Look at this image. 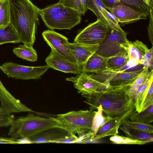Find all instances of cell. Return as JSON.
<instances>
[{"mask_svg":"<svg viewBox=\"0 0 153 153\" xmlns=\"http://www.w3.org/2000/svg\"><path fill=\"white\" fill-rule=\"evenodd\" d=\"M54 128L63 129L61 123L56 117L46 118L29 114L14 119L8 134L14 139L28 138Z\"/></svg>","mask_w":153,"mask_h":153,"instance_id":"3957f363","label":"cell"},{"mask_svg":"<svg viewBox=\"0 0 153 153\" xmlns=\"http://www.w3.org/2000/svg\"><path fill=\"white\" fill-rule=\"evenodd\" d=\"M104 4L106 9L112 8L117 4L116 0H100Z\"/></svg>","mask_w":153,"mask_h":153,"instance_id":"f35d334b","label":"cell"},{"mask_svg":"<svg viewBox=\"0 0 153 153\" xmlns=\"http://www.w3.org/2000/svg\"><path fill=\"white\" fill-rule=\"evenodd\" d=\"M49 68L47 65L32 67L11 62H5L0 66V69L8 77L22 80L40 79Z\"/></svg>","mask_w":153,"mask_h":153,"instance_id":"ba28073f","label":"cell"},{"mask_svg":"<svg viewBox=\"0 0 153 153\" xmlns=\"http://www.w3.org/2000/svg\"><path fill=\"white\" fill-rule=\"evenodd\" d=\"M14 119V116L11 114H0V127L10 126Z\"/></svg>","mask_w":153,"mask_h":153,"instance_id":"e575fe53","label":"cell"},{"mask_svg":"<svg viewBox=\"0 0 153 153\" xmlns=\"http://www.w3.org/2000/svg\"><path fill=\"white\" fill-rule=\"evenodd\" d=\"M13 52L17 57L27 61L35 62L37 60L36 51L31 45H20L13 48Z\"/></svg>","mask_w":153,"mask_h":153,"instance_id":"44dd1931","label":"cell"},{"mask_svg":"<svg viewBox=\"0 0 153 153\" xmlns=\"http://www.w3.org/2000/svg\"><path fill=\"white\" fill-rule=\"evenodd\" d=\"M31 137L26 138V143H53L55 141L72 135L66 131L63 132L59 130L42 132Z\"/></svg>","mask_w":153,"mask_h":153,"instance_id":"ac0fdd59","label":"cell"},{"mask_svg":"<svg viewBox=\"0 0 153 153\" xmlns=\"http://www.w3.org/2000/svg\"><path fill=\"white\" fill-rule=\"evenodd\" d=\"M65 80L73 82L74 87L82 96L91 94L107 87L91 77L87 73L83 72L75 76L67 78Z\"/></svg>","mask_w":153,"mask_h":153,"instance_id":"30bf717a","label":"cell"},{"mask_svg":"<svg viewBox=\"0 0 153 153\" xmlns=\"http://www.w3.org/2000/svg\"><path fill=\"white\" fill-rule=\"evenodd\" d=\"M122 125L120 126L119 128L124 132L126 137L138 140H147L150 142L153 141V137L151 134Z\"/></svg>","mask_w":153,"mask_h":153,"instance_id":"d4e9b609","label":"cell"},{"mask_svg":"<svg viewBox=\"0 0 153 153\" xmlns=\"http://www.w3.org/2000/svg\"><path fill=\"white\" fill-rule=\"evenodd\" d=\"M149 72L148 68H145L129 86V93L133 99L139 87L147 79Z\"/></svg>","mask_w":153,"mask_h":153,"instance_id":"f1b7e54d","label":"cell"},{"mask_svg":"<svg viewBox=\"0 0 153 153\" xmlns=\"http://www.w3.org/2000/svg\"><path fill=\"white\" fill-rule=\"evenodd\" d=\"M153 105V82L151 83L147 92L141 103L138 112L143 111Z\"/></svg>","mask_w":153,"mask_h":153,"instance_id":"d6a6232c","label":"cell"},{"mask_svg":"<svg viewBox=\"0 0 153 153\" xmlns=\"http://www.w3.org/2000/svg\"><path fill=\"white\" fill-rule=\"evenodd\" d=\"M42 35L45 41L51 48H53L70 61L76 63L75 59L67 48V45L69 43L67 37L51 30L44 31Z\"/></svg>","mask_w":153,"mask_h":153,"instance_id":"7c38bea8","label":"cell"},{"mask_svg":"<svg viewBox=\"0 0 153 153\" xmlns=\"http://www.w3.org/2000/svg\"><path fill=\"white\" fill-rule=\"evenodd\" d=\"M153 9L151 10L149 15V22L148 26V30L149 40L152 44L153 45Z\"/></svg>","mask_w":153,"mask_h":153,"instance_id":"8d00e7d4","label":"cell"},{"mask_svg":"<svg viewBox=\"0 0 153 153\" xmlns=\"http://www.w3.org/2000/svg\"><path fill=\"white\" fill-rule=\"evenodd\" d=\"M131 71L117 72L109 69L92 73L89 75L107 86H130L145 69Z\"/></svg>","mask_w":153,"mask_h":153,"instance_id":"52a82bcc","label":"cell"},{"mask_svg":"<svg viewBox=\"0 0 153 153\" xmlns=\"http://www.w3.org/2000/svg\"><path fill=\"white\" fill-rule=\"evenodd\" d=\"M130 86H108L101 90L82 96L90 110L97 109L99 105L108 117L122 122L128 120L137 112L133 99L130 95Z\"/></svg>","mask_w":153,"mask_h":153,"instance_id":"6da1fadb","label":"cell"},{"mask_svg":"<svg viewBox=\"0 0 153 153\" xmlns=\"http://www.w3.org/2000/svg\"><path fill=\"white\" fill-rule=\"evenodd\" d=\"M58 3L77 10L82 15H84L87 12L80 0H59Z\"/></svg>","mask_w":153,"mask_h":153,"instance_id":"1f68e13d","label":"cell"},{"mask_svg":"<svg viewBox=\"0 0 153 153\" xmlns=\"http://www.w3.org/2000/svg\"><path fill=\"white\" fill-rule=\"evenodd\" d=\"M4 86V85H3V84L1 82V81L0 80V87H2Z\"/></svg>","mask_w":153,"mask_h":153,"instance_id":"7bdbcfd3","label":"cell"},{"mask_svg":"<svg viewBox=\"0 0 153 153\" xmlns=\"http://www.w3.org/2000/svg\"><path fill=\"white\" fill-rule=\"evenodd\" d=\"M21 42L20 38L10 24L4 28H0V45L8 43Z\"/></svg>","mask_w":153,"mask_h":153,"instance_id":"484cf974","label":"cell"},{"mask_svg":"<svg viewBox=\"0 0 153 153\" xmlns=\"http://www.w3.org/2000/svg\"><path fill=\"white\" fill-rule=\"evenodd\" d=\"M107 59L94 53L82 67L81 72L86 73H96L107 69Z\"/></svg>","mask_w":153,"mask_h":153,"instance_id":"d6986e66","label":"cell"},{"mask_svg":"<svg viewBox=\"0 0 153 153\" xmlns=\"http://www.w3.org/2000/svg\"><path fill=\"white\" fill-rule=\"evenodd\" d=\"M87 7L108 28L118 31L120 27L116 18L105 8L100 0H87Z\"/></svg>","mask_w":153,"mask_h":153,"instance_id":"9a60e30c","label":"cell"},{"mask_svg":"<svg viewBox=\"0 0 153 153\" xmlns=\"http://www.w3.org/2000/svg\"><path fill=\"white\" fill-rule=\"evenodd\" d=\"M110 140L115 144L143 145L150 142L147 140H138L117 135L113 136Z\"/></svg>","mask_w":153,"mask_h":153,"instance_id":"f546056e","label":"cell"},{"mask_svg":"<svg viewBox=\"0 0 153 153\" xmlns=\"http://www.w3.org/2000/svg\"><path fill=\"white\" fill-rule=\"evenodd\" d=\"M51 48V52L45 60L50 68L65 73L78 74L82 72L81 67L76 63L70 61L53 48Z\"/></svg>","mask_w":153,"mask_h":153,"instance_id":"8fae6325","label":"cell"},{"mask_svg":"<svg viewBox=\"0 0 153 153\" xmlns=\"http://www.w3.org/2000/svg\"><path fill=\"white\" fill-rule=\"evenodd\" d=\"M10 24L9 0H3L0 9V28H4Z\"/></svg>","mask_w":153,"mask_h":153,"instance_id":"83f0119b","label":"cell"},{"mask_svg":"<svg viewBox=\"0 0 153 153\" xmlns=\"http://www.w3.org/2000/svg\"><path fill=\"white\" fill-rule=\"evenodd\" d=\"M127 33L120 27L118 31L108 28L106 36L95 53L106 58L128 51Z\"/></svg>","mask_w":153,"mask_h":153,"instance_id":"5b68a950","label":"cell"},{"mask_svg":"<svg viewBox=\"0 0 153 153\" xmlns=\"http://www.w3.org/2000/svg\"><path fill=\"white\" fill-rule=\"evenodd\" d=\"M39 15L45 25L51 30H71L80 23L82 15L75 10L65 7L57 13Z\"/></svg>","mask_w":153,"mask_h":153,"instance_id":"8992f818","label":"cell"},{"mask_svg":"<svg viewBox=\"0 0 153 153\" xmlns=\"http://www.w3.org/2000/svg\"><path fill=\"white\" fill-rule=\"evenodd\" d=\"M99 45H88L74 42H69L66 47L81 67L89 57L97 51Z\"/></svg>","mask_w":153,"mask_h":153,"instance_id":"2e32d148","label":"cell"},{"mask_svg":"<svg viewBox=\"0 0 153 153\" xmlns=\"http://www.w3.org/2000/svg\"><path fill=\"white\" fill-rule=\"evenodd\" d=\"M131 121L149 124L153 122V105L144 111L135 112L129 118Z\"/></svg>","mask_w":153,"mask_h":153,"instance_id":"4316f807","label":"cell"},{"mask_svg":"<svg viewBox=\"0 0 153 153\" xmlns=\"http://www.w3.org/2000/svg\"><path fill=\"white\" fill-rule=\"evenodd\" d=\"M151 8H153V0H143Z\"/></svg>","mask_w":153,"mask_h":153,"instance_id":"ab89813d","label":"cell"},{"mask_svg":"<svg viewBox=\"0 0 153 153\" xmlns=\"http://www.w3.org/2000/svg\"><path fill=\"white\" fill-rule=\"evenodd\" d=\"M80 137L75 135H70L63 139L55 141L53 143H74L80 141Z\"/></svg>","mask_w":153,"mask_h":153,"instance_id":"d590c367","label":"cell"},{"mask_svg":"<svg viewBox=\"0 0 153 153\" xmlns=\"http://www.w3.org/2000/svg\"><path fill=\"white\" fill-rule=\"evenodd\" d=\"M20 144V140L0 137V144Z\"/></svg>","mask_w":153,"mask_h":153,"instance_id":"74e56055","label":"cell"},{"mask_svg":"<svg viewBox=\"0 0 153 153\" xmlns=\"http://www.w3.org/2000/svg\"><path fill=\"white\" fill-rule=\"evenodd\" d=\"M0 114H10L13 113L23 112H33L14 97L4 86L0 87Z\"/></svg>","mask_w":153,"mask_h":153,"instance_id":"4fadbf2b","label":"cell"},{"mask_svg":"<svg viewBox=\"0 0 153 153\" xmlns=\"http://www.w3.org/2000/svg\"><path fill=\"white\" fill-rule=\"evenodd\" d=\"M143 65L144 68H147L151 70L153 67V47L146 51L140 62Z\"/></svg>","mask_w":153,"mask_h":153,"instance_id":"836d02e7","label":"cell"},{"mask_svg":"<svg viewBox=\"0 0 153 153\" xmlns=\"http://www.w3.org/2000/svg\"><path fill=\"white\" fill-rule=\"evenodd\" d=\"M122 125V121L107 117L105 122L99 127L90 140L95 141L107 136L117 135L119 127Z\"/></svg>","mask_w":153,"mask_h":153,"instance_id":"e0dca14e","label":"cell"},{"mask_svg":"<svg viewBox=\"0 0 153 153\" xmlns=\"http://www.w3.org/2000/svg\"><path fill=\"white\" fill-rule=\"evenodd\" d=\"M96 113L94 110H80L58 114L56 117L61 123L63 129L72 135L77 134L81 137L85 133L92 131Z\"/></svg>","mask_w":153,"mask_h":153,"instance_id":"277c9868","label":"cell"},{"mask_svg":"<svg viewBox=\"0 0 153 153\" xmlns=\"http://www.w3.org/2000/svg\"><path fill=\"white\" fill-rule=\"evenodd\" d=\"M118 20L120 25L123 26L134 23L141 19H146L147 17L122 3H117L112 8L106 9Z\"/></svg>","mask_w":153,"mask_h":153,"instance_id":"5bb4252c","label":"cell"},{"mask_svg":"<svg viewBox=\"0 0 153 153\" xmlns=\"http://www.w3.org/2000/svg\"><path fill=\"white\" fill-rule=\"evenodd\" d=\"M108 27L97 19L81 30L74 39V42L88 45H100L105 39Z\"/></svg>","mask_w":153,"mask_h":153,"instance_id":"9c48e42d","label":"cell"},{"mask_svg":"<svg viewBox=\"0 0 153 153\" xmlns=\"http://www.w3.org/2000/svg\"><path fill=\"white\" fill-rule=\"evenodd\" d=\"M117 3H120L136 11L149 16L151 10L153 9L146 4L143 0H116Z\"/></svg>","mask_w":153,"mask_h":153,"instance_id":"cb8c5ba5","label":"cell"},{"mask_svg":"<svg viewBox=\"0 0 153 153\" xmlns=\"http://www.w3.org/2000/svg\"><path fill=\"white\" fill-rule=\"evenodd\" d=\"M3 0H0V9L1 7Z\"/></svg>","mask_w":153,"mask_h":153,"instance_id":"b9f144b4","label":"cell"},{"mask_svg":"<svg viewBox=\"0 0 153 153\" xmlns=\"http://www.w3.org/2000/svg\"><path fill=\"white\" fill-rule=\"evenodd\" d=\"M153 70L149 72L145 82L139 87L133 98L137 112H138L142 102L146 95L149 86L153 81Z\"/></svg>","mask_w":153,"mask_h":153,"instance_id":"7402d4cb","label":"cell"},{"mask_svg":"<svg viewBox=\"0 0 153 153\" xmlns=\"http://www.w3.org/2000/svg\"><path fill=\"white\" fill-rule=\"evenodd\" d=\"M80 1L85 8L87 11L88 9L86 6L87 0H80Z\"/></svg>","mask_w":153,"mask_h":153,"instance_id":"60d3db41","label":"cell"},{"mask_svg":"<svg viewBox=\"0 0 153 153\" xmlns=\"http://www.w3.org/2000/svg\"><path fill=\"white\" fill-rule=\"evenodd\" d=\"M122 125L127 127L134 128L152 134L153 126L149 124L133 122L128 120L122 121Z\"/></svg>","mask_w":153,"mask_h":153,"instance_id":"4dcf8cb0","label":"cell"},{"mask_svg":"<svg viewBox=\"0 0 153 153\" xmlns=\"http://www.w3.org/2000/svg\"><path fill=\"white\" fill-rule=\"evenodd\" d=\"M128 61V51H127L107 58L106 67L108 69L118 70L126 65Z\"/></svg>","mask_w":153,"mask_h":153,"instance_id":"603a6c76","label":"cell"},{"mask_svg":"<svg viewBox=\"0 0 153 153\" xmlns=\"http://www.w3.org/2000/svg\"><path fill=\"white\" fill-rule=\"evenodd\" d=\"M147 46L142 42L137 40L129 42L128 53L129 61L133 60L138 64L148 50Z\"/></svg>","mask_w":153,"mask_h":153,"instance_id":"ffe728a7","label":"cell"},{"mask_svg":"<svg viewBox=\"0 0 153 153\" xmlns=\"http://www.w3.org/2000/svg\"><path fill=\"white\" fill-rule=\"evenodd\" d=\"M10 24L21 42L33 46L39 24L38 8L30 0H9Z\"/></svg>","mask_w":153,"mask_h":153,"instance_id":"7a4b0ae2","label":"cell"}]
</instances>
